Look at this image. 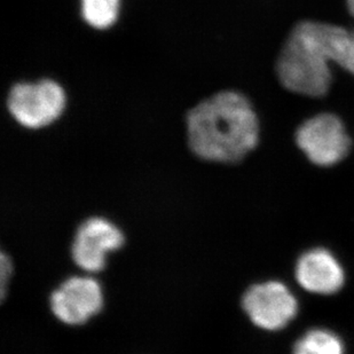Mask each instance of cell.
<instances>
[{
  "label": "cell",
  "mask_w": 354,
  "mask_h": 354,
  "mask_svg": "<svg viewBox=\"0 0 354 354\" xmlns=\"http://www.w3.org/2000/svg\"><path fill=\"white\" fill-rule=\"evenodd\" d=\"M188 146L201 160L239 164L261 142V123L251 101L237 91L205 97L186 114Z\"/></svg>",
  "instance_id": "1"
},
{
  "label": "cell",
  "mask_w": 354,
  "mask_h": 354,
  "mask_svg": "<svg viewBox=\"0 0 354 354\" xmlns=\"http://www.w3.org/2000/svg\"><path fill=\"white\" fill-rule=\"evenodd\" d=\"M330 62L312 36L308 24H296L277 59V80L286 90L308 97H322L333 82Z\"/></svg>",
  "instance_id": "2"
},
{
  "label": "cell",
  "mask_w": 354,
  "mask_h": 354,
  "mask_svg": "<svg viewBox=\"0 0 354 354\" xmlns=\"http://www.w3.org/2000/svg\"><path fill=\"white\" fill-rule=\"evenodd\" d=\"M240 306L252 327L277 334L290 327L301 313V296L287 281L261 279L248 284L241 295Z\"/></svg>",
  "instance_id": "3"
},
{
  "label": "cell",
  "mask_w": 354,
  "mask_h": 354,
  "mask_svg": "<svg viewBox=\"0 0 354 354\" xmlns=\"http://www.w3.org/2000/svg\"><path fill=\"white\" fill-rule=\"evenodd\" d=\"M295 146L308 163L329 170L344 163L354 149L353 139L337 115L321 113L296 129Z\"/></svg>",
  "instance_id": "4"
},
{
  "label": "cell",
  "mask_w": 354,
  "mask_h": 354,
  "mask_svg": "<svg viewBox=\"0 0 354 354\" xmlns=\"http://www.w3.org/2000/svg\"><path fill=\"white\" fill-rule=\"evenodd\" d=\"M67 104L64 87L50 78L14 84L6 99L12 118L28 130H40L55 123Z\"/></svg>",
  "instance_id": "5"
},
{
  "label": "cell",
  "mask_w": 354,
  "mask_h": 354,
  "mask_svg": "<svg viewBox=\"0 0 354 354\" xmlns=\"http://www.w3.org/2000/svg\"><path fill=\"white\" fill-rule=\"evenodd\" d=\"M348 282L344 263L333 249L315 244L301 251L292 270V284L298 291L317 297L339 294Z\"/></svg>",
  "instance_id": "6"
},
{
  "label": "cell",
  "mask_w": 354,
  "mask_h": 354,
  "mask_svg": "<svg viewBox=\"0 0 354 354\" xmlns=\"http://www.w3.org/2000/svg\"><path fill=\"white\" fill-rule=\"evenodd\" d=\"M124 243V235L118 226L104 218H88L80 225L71 245L75 264L87 273L100 272L106 257Z\"/></svg>",
  "instance_id": "7"
},
{
  "label": "cell",
  "mask_w": 354,
  "mask_h": 354,
  "mask_svg": "<svg viewBox=\"0 0 354 354\" xmlns=\"http://www.w3.org/2000/svg\"><path fill=\"white\" fill-rule=\"evenodd\" d=\"M102 290L91 277H71L52 292L50 310L57 320L71 326L83 324L100 312Z\"/></svg>",
  "instance_id": "8"
},
{
  "label": "cell",
  "mask_w": 354,
  "mask_h": 354,
  "mask_svg": "<svg viewBox=\"0 0 354 354\" xmlns=\"http://www.w3.org/2000/svg\"><path fill=\"white\" fill-rule=\"evenodd\" d=\"M313 37L330 64H337L354 76V29L308 20Z\"/></svg>",
  "instance_id": "9"
},
{
  "label": "cell",
  "mask_w": 354,
  "mask_h": 354,
  "mask_svg": "<svg viewBox=\"0 0 354 354\" xmlns=\"http://www.w3.org/2000/svg\"><path fill=\"white\" fill-rule=\"evenodd\" d=\"M290 354H348V346L333 328L312 326L295 339Z\"/></svg>",
  "instance_id": "10"
},
{
  "label": "cell",
  "mask_w": 354,
  "mask_h": 354,
  "mask_svg": "<svg viewBox=\"0 0 354 354\" xmlns=\"http://www.w3.org/2000/svg\"><path fill=\"white\" fill-rule=\"evenodd\" d=\"M122 0H80V17L94 30L104 31L118 24Z\"/></svg>",
  "instance_id": "11"
},
{
  "label": "cell",
  "mask_w": 354,
  "mask_h": 354,
  "mask_svg": "<svg viewBox=\"0 0 354 354\" xmlns=\"http://www.w3.org/2000/svg\"><path fill=\"white\" fill-rule=\"evenodd\" d=\"M0 271H1V298H3L5 292H6V283L10 280V273H12V263H10V257H7L5 252L1 254Z\"/></svg>",
  "instance_id": "12"
},
{
  "label": "cell",
  "mask_w": 354,
  "mask_h": 354,
  "mask_svg": "<svg viewBox=\"0 0 354 354\" xmlns=\"http://www.w3.org/2000/svg\"><path fill=\"white\" fill-rule=\"evenodd\" d=\"M345 3H346L348 12L354 17V0H345Z\"/></svg>",
  "instance_id": "13"
}]
</instances>
